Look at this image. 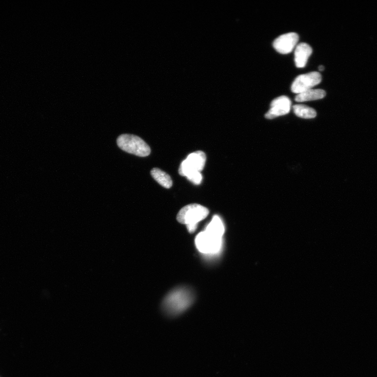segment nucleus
Instances as JSON below:
<instances>
[{"label": "nucleus", "mask_w": 377, "mask_h": 377, "mask_svg": "<svg viewBox=\"0 0 377 377\" xmlns=\"http://www.w3.org/2000/svg\"><path fill=\"white\" fill-rule=\"evenodd\" d=\"M298 41L296 33H289L277 37L273 43L274 49L281 54H288L294 49Z\"/></svg>", "instance_id": "8"}, {"label": "nucleus", "mask_w": 377, "mask_h": 377, "mask_svg": "<svg viewBox=\"0 0 377 377\" xmlns=\"http://www.w3.org/2000/svg\"><path fill=\"white\" fill-rule=\"evenodd\" d=\"M195 243L201 253L215 254L221 248L222 238L205 230L196 236Z\"/></svg>", "instance_id": "5"}, {"label": "nucleus", "mask_w": 377, "mask_h": 377, "mask_svg": "<svg viewBox=\"0 0 377 377\" xmlns=\"http://www.w3.org/2000/svg\"><path fill=\"white\" fill-rule=\"evenodd\" d=\"M326 96V92L322 89H310L297 94L295 100L298 102L317 100L323 99Z\"/></svg>", "instance_id": "10"}, {"label": "nucleus", "mask_w": 377, "mask_h": 377, "mask_svg": "<svg viewBox=\"0 0 377 377\" xmlns=\"http://www.w3.org/2000/svg\"><path fill=\"white\" fill-rule=\"evenodd\" d=\"M295 114L302 119H313L317 116V112L314 108L303 105H296L293 107Z\"/></svg>", "instance_id": "13"}, {"label": "nucleus", "mask_w": 377, "mask_h": 377, "mask_svg": "<svg viewBox=\"0 0 377 377\" xmlns=\"http://www.w3.org/2000/svg\"><path fill=\"white\" fill-rule=\"evenodd\" d=\"M205 230L222 238L225 229L221 219L218 216L215 215L207 226Z\"/></svg>", "instance_id": "12"}, {"label": "nucleus", "mask_w": 377, "mask_h": 377, "mask_svg": "<svg viewBox=\"0 0 377 377\" xmlns=\"http://www.w3.org/2000/svg\"><path fill=\"white\" fill-rule=\"evenodd\" d=\"M192 296L188 290H175L164 301V310L171 315H176L186 310L192 302Z\"/></svg>", "instance_id": "3"}, {"label": "nucleus", "mask_w": 377, "mask_h": 377, "mask_svg": "<svg viewBox=\"0 0 377 377\" xmlns=\"http://www.w3.org/2000/svg\"><path fill=\"white\" fill-rule=\"evenodd\" d=\"M292 106V101L287 96H281L274 99L271 103L270 108L265 114L267 119H273L274 118L285 115L288 114Z\"/></svg>", "instance_id": "7"}, {"label": "nucleus", "mask_w": 377, "mask_h": 377, "mask_svg": "<svg viewBox=\"0 0 377 377\" xmlns=\"http://www.w3.org/2000/svg\"><path fill=\"white\" fill-rule=\"evenodd\" d=\"M320 71H323L324 70V67L323 66H320L319 67Z\"/></svg>", "instance_id": "14"}, {"label": "nucleus", "mask_w": 377, "mask_h": 377, "mask_svg": "<svg viewBox=\"0 0 377 377\" xmlns=\"http://www.w3.org/2000/svg\"><path fill=\"white\" fill-rule=\"evenodd\" d=\"M206 160V154L201 151L188 155L180 164L179 175L186 177L195 185H200L202 180L201 172L205 166Z\"/></svg>", "instance_id": "1"}, {"label": "nucleus", "mask_w": 377, "mask_h": 377, "mask_svg": "<svg viewBox=\"0 0 377 377\" xmlns=\"http://www.w3.org/2000/svg\"><path fill=\"white\" fill-rule=\"evenodd\" d=\"M151 174L152 177L162 187L169 188L172 186V180L166 172L157 168H153Z\"/></svg>", "instance_id": "11"}, {"label": "nucleus", "mask_w": 377, "mask_h": 377, "mask_svg": "<svg viewBox=\"0 0 377 377\" xmlns=\"http://www.w3.org/2000/svg\"><path fill=\"white\" fill-rule=\"evenodd\" d=\"M312 53L311 47L308 44L302 43L297 45L295 52V61L297 68L305 66Z\"/></svg>", "instance_id": "9"}, {"label": "nucleus", "mask_w": 377, "mask_h": 377, "mask_svg": "<svg viewBox=\"0 0 377 377\" xmlns=\"http://www.w3.org/2000/svg\"><path fill=\"white\" fill-rule=\"evenodd\" d=\"M117 144L124 152L139 157H147L151 152L145 141L136 135H122L118 137Z\"/></svg>", "instance_id": "4"}, {"label": "nucleus", "mask_w": 377, "mask_h": 377, "mask_svg": "<svg viewBox=\"0 0 377 377\" xmlns=\"http://www.w3.org/2000/svg\"><path fill=\"white\" fill-rule=\"evenodd\" d=\"M321 81L322 76L318 72L301 75L296 78L292 85V91L295 93L299 94L312 89Z\"/></svg>", "instance_id": "6"}, {"label": "nucleus", "mask_w": 377, "mask_h": 377, "mask_svg": "<svg viewBox=\"0 0 377 377\" xmlns=\"http://www.w3.org/2000/svg\"><path fill=\"white\" fill-rule=\"evenodd\" d=\"M209 214V210L198 204H188L181 209L177 216V221L187 225L188 232L194 233L198 224L205 219Z\"/></svg>", "instance_id": "2"}]
</instances>
